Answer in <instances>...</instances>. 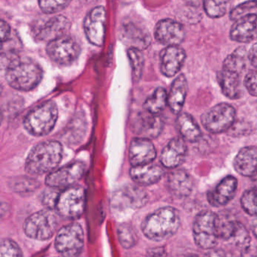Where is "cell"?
Here are the masks:
<instances>
[{
    "instance_id": "obj_27",
    "label": "cell",
    "mask_w": 257,
    "mask_h": 257,
    "mask_svg": "<svg viewBox=\"0 0 257 257\" xmlns=\"http://www.w3.org/2000/svg\"><path fill=\"white\" fill-rule=\"evenodd\" d=\"M217 82L222 93L230 99H238L241 96V75L222 69L217 72Z\"/></svg>"
},
{
    "instance_id": "obj_31",
    "label": "cell",
    "mask_w": 257,
    "mask_h": 257,
    "mask_svg": "<svg viewBox=\"0 0 257 257\" xmlns=\"http://www.w3.org/2000/svg\"><path fill=\"white\" fill-rule=\"evenodd\" d=\"M168 105V94L163 87H157L154 93L145 100L144 109L154 114L160 113Z\"/></svg>"
},
{
    "instance_id": "obj_10",
    "label": "cell",
    "mask_w": 257,
    "mask_h": 257,
    "mask_svg": "<svg viewBox=\"0 0 257 257\" xmlns=\"http://www.w3.org/2000/svg\"><path fill=\"white\" fill-rule=\"evenodd\" d=\"M85 191L82 187L72 186L60 193L55 209L63 218L75 220L79 218L85 208Z\"/></svg>"
},
{
    "instance_id": "obj_49",
    "label": "cell",
    "mask_w": 257,
    "mask_h": 257,
    "mask_svg": "<svg viewBox=\"0 0 257 257\" xmlns=\"http://www.w3.org/2000/svg\"><path fill=\"white\" fill-rule=\"evenodd\" d=\"M3 85H2L1 83H0V96H1L2 93H3Z\"/></svg>"
},
{
    "instance_id": "obj_18",
    "label": "cell",
    "mask_w": 257,
    "mask_h": 257,
    "mask_svg": "<svg viewBox=\"0 0 257 257\" xmlns=\"http://www.w3.org/2000/svg\"><path fill=\"white\" fill-rule=\"evenodd\" d=\"M157 151L150 139L135 138L128 148V160L132 166L150 164L155 160Z\"/></svg>"
},
{
    "instance_id": "obj_32",
    "label": "cell",
    "mask_w": 257,
    "mask_h": 257,
    "mask_svg": "<svg viewBox=\"0 0 257 257\" xmlns=\"http://www.w3.org/2000/svg\"><path fill=\"white\" fill-rule=\"evenodd\" d=\"M117 238L120 245L125 249L135 247L139 241L137 232L132 225L121 223L117 228Z\"/></svg>"
},
{
    "instance_id": "obj_11",
    "label": "cell",
    "mask_w": 257,
    "mask_h": 257,
    "mask_svg": "<svg viewBox=\"0 0 257 257\" xmlns=\"http://www.w3.org/2000/svg\"><path fill=\"white\" fill-rule=\"evenodd\" d=\"M47 53L57 64L67 66L78 59L81 54V48L75 39L65 36L48 42Z\"/></svg>"
},
{
    "instance_id": "obj_4",
    "label": "cell",
    "mask_w": 257,
    "mask_h": 257,
    "mask_svg": "<svg viewBox=\"0 0 257 257\" xmlns=\"http://www.w3.org/2000/svg\"><path fill=\"white\" fill-rule=\"evenodd\" d=\"M58 118L57 104L46 101L30 111L24 120V126L32 136H44L49 134Z\"/></svg>"
},
{
    "instance_id": "obj_33",
    "label": "cell",
    "mask_w": 257,
    "mask_h": 257,
    "mask_svg": "<svg viewBox=\"0 0 257 257\" xmlns=\"http://www.w3.org/2000/svg\"><path fill=\"white\" fill-rule=\"evenodd\" d=\"M128 57L132 68V74L134 81H139L143 73L145 58L140 50L136 48H128Z\"/></svg>"
},
{
    "instance_id": "obj_26",
    "label": "cell",
    "mask_w": 257,
    "mask_h": 257,
    "mask_svg": "<svg viewBox=\"0 0 257 257\" xmlns=\"http://www.w3.org/2000/svg\"><path fill=\"white\" fill-rule=\"evenodd\" d=\"M132 180L141 186L157 184L163 178L164 170L157 165L151 163L142 166H132L130 171Z\"/></svg>"
},
{
    "instance_id": "obj_47",
    "label": "cell",
    "mask_w": 257,
    "mask_h": 257,
    "mask_svg": "<svg viewBox=\"0 0 257 257\" xmlns=\"http://www.w3.org/2000/svg\"><path fill=\"white\" fill-rule=\"evenodd\" d=\"M81 3H84V4H94V3H97L99 0H80Z\"/></svg>"
},
{
    "instance_id": "obj_42",
    "label": "cell",
    "mask_w": 257,
    "mask_h": 257,
    "mask_svg": "<svg viewBox=\"0 0 257 257\" xmlns=\"http://www.w3.org/2000/svg\"><path fill=\"white\" fill-rule=\"evenodd\" d=\"M204 257H240L233 252L227 251L223 249L213 248L205 253Z\"/></svg>"
},
{
    "instance_id": "obj_13",
    "label": "cell",
    "mask_w": 257,
    "mask_h": 257,
    "mask_svg": "<svg viewBox=\"0 0 257 257\" xmlns=\"http://www.w3.org/2000/svg\"><path fill=\"white\" fill-rule=\"evenodd\" d=\"M148 202V195L137 187L127 186L117 190L111 199V207L116 213L142 208Z\"/></svg>"
},
{
    "instance_id": "obj_50",
    "label": "cell",
    "mask_w": 257,
    "mask_h": 257,
    "mask_svg": "<svg viewBox=\"0 0 257 257\" xmlns=\"http://www.w3.org/2000/svg\"><path fill=\"white\" fill-rule=\"evenodd\" d=\"M2 121H3V114H2L1 111H0V125H1Z\"/></svg>"
},
{
    "instance_id": "obj_46",
    "label": "cell",
    "mask_w": 257,
    "mask_h": 257,
    "mask_svg": "<svg viewBox=\"0 0 257 257\" xmlns=\"http://www.w3.org/2000/svg\"><path fill=\"white\" fill-rule=\"evenodd\" d=\"M250 228H251L252 232H253V235L255 238L257 239V217L253 219V221L251 222L250 224Z\"/></svg>"
},
{
    "instance_id": "obj_1",
    "label": "cell",
    "mask_w": 257,
    "mask_h": 257,
    "mask_svg": "<svg viewBox=\"0 0 257 257\" xmlns=\"http://www.w3.org/2000/svg\"><path fill=\"white\" fill-rule=\"evenodd\" d=\"M181 225L178 210L163 207L148 214L142 222V231L148 239L161 241L175 235Z\"/></svg>"
},
{
    "instance_id": "obj_5",
    "label": "cell",
    "mask_w": 257,
    "mask_h": 257,
    "mask_svg": "<svg viewBox=\"0 0 257 257\" xmlns=\"http://www.w3.org/2000/svg\"><path fill=\"white\" fill-rule=\"evenodd\" d=\"M59 214L51 208L31 214L24 222V231L32 239L46 241L52 238L59 225Z\"/></svg>"
},
{
    "instance_id": "obj_8",
    "label": "cell",
    "mask_w": 257,
    "mask_h": 257,
    "mask_svg": "<svg viewBox=\"0 0 257 257\" xmlns=\"http://www.w3.org/2000/svg\"><path fill=\"white\" fill-rule=\"evenodd\" d=\"M56 250L62 257H79L84 247V232L77 223L63 226L54 241Z\"/></svg>"
},
{
    "instance_id": "obj_43",
    "label": "cell",
    "mask_w": 257,
    "mask_h": 257,
    "mask_svg": "<svg viewBox=\"0 0 257 257\" xmlns=\"http://www.w3.org/2000/svg\"><path fill=\"white\" fill-rule=\"evenodd\" d=\"M11 36V28L6 21L0 19V41L7 42Z\"/></svg>"
},
{
    "instance_id": "obj_41",
    "label": "cell",
    "mask_w": 257,
    "mask_h": 257,
    "mask_svg": "<svg viewBox=\"0 0 257 257\" xmlns=\"http://www.w3.org/2000/svg\"><path fill=\"white\" fill-rule=\"evenodd\" d=\"M244 85L251 96L257 97V69L250 71L246 74Z\"/></svg>"
},
{
    "instance_id": "obj_52",
    "label": "cell",
    "mask_w": 257,
    "mask_h": 257,
    "mask_svg": "<svg viewBox=\"0 0 257 257\" xmlns=\"http://www.w3.org/2000/svg\"><path fill=\"white\" fill-rule=\"evenodd\" d=\"M187 257H199V256H196V255H190V256H189Z\"/></svg>"
},
{
    "instance_id": "obj_20",
    "label": "cell",
    "mask_w": 257,
    "mask_h": 257,
    "mask_svg": "<svg viewBox=\"0 0 257 257\" xmlns=\"http://www.w3.org/2000/svg\"><path fill=\"white\" fill-rule=\"evenodd\" d=\"M238 184V180L235 177H225L214 190L208 192L207 198L210 205L219 208L229 204L236 194Z\"/></svg>"
},
{
    "instance_id": "obj_24",
    "label": "cell",
    "mask_w": 257,
    "mask_h": 257,
    "mask_svg": "<svg viewBox=\"0 0 257 257\" xmlns=\"http://www.w3.org/2000/svg\"><path fill=\"white\" fill-rule=\"evenodd\" d=\"M233 167L239 175L247 178L257 175V147L247 146L241 148L233 160Z\"/></svg>"
},
{
    "instance_id": "obj_22",
    "label": "cell",
    "mask_w": 257,
    "mask_h": 257,
    "mask_svg": "<svg viewBox=\"0 0 257 257\" xmlns=\"http://www.w3.org/2000/svg\"><path fill=\"white\" fill-rule=\"evenodd\" d=\"M186 53L179 46H167L160 54V70L168 78L175 76L184 66Z\"/></svg>"
},
{
    "instance_id": "obj_39",
    "label": "cell",
    "mask_w": 257,
    "mask_h": 257,
    "mask_svg": "<svg viewBox=\"0 0 257 257\" xmlns=\"http://www.w3.org/2000/svg\"><path fill=\"white\" fill-rule=\"evenodd\" d=\"M72 0H39V6L45 13H57L66 9Z\"/></svg>"
},
{
    "instance_id": "obj_16",
    "label": "cell",
    "mask_w": 257,
    "mask_h": 257,
    "mask_svg": "<svg viewBox=\"0 0 257 257\" xmlns=\"http://www.w3.org/2000/svg\"><path fill=\"white\" fill-rule=\"evenodd\" d=\"M185 35L183 26L172 19L159 21L154 30L157 42L167 46H179L184 42Z\"/></svg>"
},
{
    "instance_id": "obj_45",
    "label": "cell",
    "mask_w": 257,
    "mask_h": 257,
    "mask_svg": "<svg viewBox=\"0 0 257 257\" xmlns=\"http://www.w3.org/2000/svg\"><path fill=\"white\" fill-rule=\"evenodd\" d=\"M184 3L190 7L197 8L203 3V0H184Z\"/></svg>"
},
{
    "instance_id": "obj_37",
    "label": "cell",
    "mask_w": 257,
    "mask_h": 257,
    "mask_svg": "<svg viewBox=\"0 0 257 257\" xmlns=\"http://www.w3.org/2000/svg\"><path fill=\"white\" fill-rule=\"evenodd\" d=\"M0 257H24V255L18 243L6 238L0 241Z\"/></svg>"
},
{
    "instance_id": "obj_15",
    "label": "cell",
    "mask_w": 257,
    "mask_h": 257,
    "mask_svg": "<svg viewBox=\"0 0 257 257\" xmlns=\"http://www.w3.org/2000/svg\"><path fill=\"white\" fill-rule=\"evenodd\" d=\"M106 12L102 6L93 8L86 16L84 33L90 43L101 47L105 42Z\"/></svg>"
},
{
    "instance_id": "obj_23",
    "label": "cell",
    "mask_w": 257,
    "mask_h": 257,
    "mask_svg": "<svg viewBox=\"0 0 257 257\" xmlns=\"http://www.w3.org/2000/svg\"><path fill=\"white\" fill-rule=\"evenodd\" d=\"M187 154V146L182 138H175L169 141L160 155V162L167 169H175L181 166Z\"/></svg>"
},
{
    "instance_id": "obj_7",
    "label": "cell",
    "mask_w": 257,
    "mask_h": 257,
    "mask_svg": "<svg viewBox=\"0 0 257 257\" xmlns=\"http://www.w3.org/2000/svg\"><path fill=\"white\" fill-rule=\"evenodd\" d=\"M217 229L219 241L222 240L241 251L250 247V233L241 222L217 214Z\"/></svg>"
},
{
    "instance_id": "obj_38",
    "label": "cell",
    "mask_w": 257,
    "mask_h": 257,
    "mask_svg": "<svg viewBox=\"0 0 257 257\" xmlns=\"http://www.w3.org/2000/svg\"><path fill=\"white\" fill-rule=\"evenodd\" d=\"M257 9V0H248L238 5L229 14L231 21H236L245 15L252 13V11Z\"/></svg>"
},
{
    "instance_id": "obj_29",
    "label": "cell",
    "mask_w": 257,
    "mask_h": 257,
    "mask_svg": "<svg viewBox=\"0 0 257 257\" xmlns=\"http://www.w3.org/2000/svg\"><path fill=\"white\" fill-rule=\"evenodd\" d=\"M177 128L184 141L196 142L202 136V131L193 116L187 113L178 114L176 120Z\"/></svg>"
},
{
    "instance_id": "obj_30",
    "label": "cell",
    "mask_w": 257,
    "mask_h": 257,
    "mask_svg": "<svg viewBox=\"0 0 257 257\" xmlns=\"http://www.w3.org/2000/svg\"><path fill=\"white\" fill-rule=\"evenodd\" d=\"M247 60L248 52L244 47H239L226 57L223 61V69L241 75L245 70Z\"/></svg>"
},
{
    "instance_id": "obj_48",
    "label": "cell",
    "mask_w": 257,
    "mask_h": 257,
    "mask_svg": "<svg viewBox=\"0 0 257 257\" xmlns=\"http://www.w3.org/2000/svg\"><path fill=\"white\" fill-rule=\"evenodd\" d=\"M4 52V45H3V42L0 41V54H3Z\"/></svg>"
},
{
    "instance_id": "obj_3",
    "label": "cell",
    "mask_w": 257,
    "mask_h": 257,
    "mask_svg": "<svg viewBox=\"0 0 257 257\" xmlns=\"http://www.w3.org/2000/svg\"><path fill=\"white\" fill-rule=\"evenodd\" d=\"M43 72L36 62L29 58H14L6 68L8 84L15 90L30 91L42 81Z\"/></svg>"
},
{
    "instance_id": "obj_51",
    "label": "cell",
    "mask_w": 257,
    "mask_h": 257,
    "mask_svg": "<svg viewBox=\"0 0 257 257\" xmlns=\"http://www.w3.org/2000/svg\"><path fill=\"white\" fill-rule=\"evenodd\" d=\"M254 178V180H253V181H254L255 182L257 183V175H256V176H255L254 178ZM256 187H257V185L256 186Z\"/></svg>"
},
{
    "instance_id": "obj_40",
    "label": "cell",
    "mask_w": 257,
    "mask_h": 257,
    "mask_svg": "<svg viewBox=\"0 0 257 257\" xmlns=\"http://www.w3.org/2000/svg\"><path fill=\"white\" fill-rule=\"evenodd\" d=\"M45 190L41 195V202L45 206L51 209L55 208L57 199H58L60 193L57 191V189L51 188Z\"/></svg>"
},
{
    "instance_id": "obj_12",
    "label": "cell",
    "mask_w": 257,
    "mask_h": 257,
    "mask_svg": "<svg viewBox=\"0 0 257 257\" xmlns=\"http://www.w3.org/2000/svg\"><path fill=\"white\" fill-rule=\"evenodd\" d=\"M85 170V164L82 162H73L48 174L45 184L48 187L54 189L72 187L82 178Z\"/></svg>"
},
{
    "instance_id": "obj_34",
    "label": "cell",
    "mask_w": 257,
    "mask_h": 257,
    "mask_svg": "<svg viewBox=\"0 0 257 257\" xmlns=\"http://www.w3.org/2000/svg\"><path fill=\"white\" fill-rule=\"evenodd\" d=\"M229 0H203L205 13L211 18H220L227 12Z\"/></svg>"
},
{
    "instance_id": "obj_19",
    "label": "cell",
    "mask_w": 257,
    "mask_h": 257,
    "mask_svg": "<svg viewBox=\"0 0 257 257\" xmlns=\"http://www.w3.org/2000/svg\"><path fill=\"white\" fill-rule=\"evenodd\" d=\"M70 21L62 15L53 17L39 26L36 30V37L39 40L50 42L54 39L67 36L70 30Z\"/></svg>"
},
{
    "instance_id": "obj_6",
    "label": "cell",
    "mask_w": 257,
    "mask_h": 257,
    "mask_svg": "<svg viewBox=\"0 0 257 257\" xmlns=\"http://www.w3.org/2000/svg\"><path fill=\"white\" fill-rule=\"evenodd\" d=\"M217 214L205 210L195 217L193 235L196 245L203 250H211L218 244L217 229Z\"/></svg>"
},
{
    "instance_id": "obj_44",
    "label": "cell",
    "mask_w": 257,
    "mask_h": 257,
    "mask_svg": "<svg viewBox=\"0 0 257 257\" xmlns=\"http://www.w3.org/2000/svg\"><path fill=\"white\" fill-rule=\"evenodd\" d=\"M248 60L250 64L257 69V43H255L249 50Z\"/></svg>"
},
{
    "instance_id": "obj_9",
    "label": "cell",
    "mask_w": 257,
    "mask_h": 257,
    "mask_svg": "<svg viewBox=\"0 0 257 257\" xmlns=\"http://www.w3.org/2000/svg\"><path fill=\"white\" fill-rule=\"evenodd\" d=\"M235 117L236 111L235 108L229 104L223 102L205 111L201 117V122L208 133L220 134L230 130L235 122Z\"/></svg>"
},
{
    "instance_id": "obj_25",
    "label": "cell",
    "mask_w": 257,
    "mask_h": 257,
    "mask_svg": "<svg viewBox=\"0 0 257 257\" xmlns=\"http://www.w3.org/2000/svg\"><path fill=\"white\" fill-rule=\"evenodd\" d=\"M167 185L172 195L178 198H185L191 194L194 182L187 171L178 169L169 174Z\"/></svg>"
},
{
    "instance_id": "obj_2",
    "label": "cell",
    "mask_w": 257,
    "mask_h": 257,
    "mask_svg": "<svg viewBox=\"0 0 257 257\" xmlns=\"http://www.w3.org/2000/svg\"><path fill=\"white\" fill-rule=\"evenodd\" d=\"M63 147L57 141H47L36 145L29 153L25 170L31 175L51 173L60 164L63 157Z\"/></svg>"
},
{
    "instance_id": "obj_14",
    "label": "cell",
    "mask_w": 257,
    "mask_h": 257,
    "mask_svg": "<svg viewBox=\"0 0 257 257\" xmlns=\"http://www.w3.org/2000/svg\"><path fill=\"white\" fill-rule=\"evenodd\" d=\"M164 122L160 114H154L146 110L135 114L130 123L132 131L138 138L156 139L163 131Z\"/></svg>"
},
{
    "instance_id": "obj_35",
    "label": "cell",
    "mask_w": 257,
    "mask_h": 257,
    "mask_svg": "<svg viewBox=\"0 0 257 257\" xmlns=\"http://www.w3.org/2000/svg\"><path fill=\"white\" fill-rule=\"evenodd\" d=\"M241 205L246 214L257 217V187L244 191L241 196Z\"/></svg>"
},
{
    "instance_id": "obj_28",
    "label": "cell",
    "mask_w": 257,
    "mask_h": 257,
    "mask_svg": "<svg viewBox=\"0 0 257 257\" xmlns=\"http://www.w3.org/2000/svg\"><path fill=\"white\" fill-rule=\"evenodd\" d=\"M187 78L184 75L175 78L168 95V105L173 114H178L181 112L187 97Z\"/></svg>"
},
{
    "instance_id": "obj_21",
    "label": "cell",
    "mask_w": 257,
    "mask_h": 257,
    "mask_svg": "<svg viewBox=\"0 0 257 257\" xmlns=\"http://www.w3.org/2000/svg\"><path fill=\"white\" fill-rule=\"evenodd\" d=\"M230 39L240 43H249L257 39V15L251 13L235 21L231 27Z\"/></svg>"
},
{
    "instance_id": "obj_36",
    "label": "cell",
    "mask_w": 257,
    "mask_h": 257,
    "mask_svg": "<svg viewBox=\"0 0 257 257\" xmlns=\"http://www.w3.org/2000/svg\"><path fill=\"white\" fill-rule=\"evenodd\" d=\"M38 182L30 178H16L11 182V187L15 193L30 194L38 188Z\"/></svg>"
},
{
    "instance_id": "obj_17",
    "label": "cell",
    "mask_w": 257,
    "mask_h": 257,
    "mask_svg": "<svg viewBox=\"0 0 257 257\" xmlns=\"http://www.w3.org/2000/svg\"><path fill=\"white\" fill-rule=\"evenodd\" d=\"M120 38L128 48L140 51L148 48L151 42L148 30L140 24L131 21L122 24Z\"/></svg>"
}]
</instances>
